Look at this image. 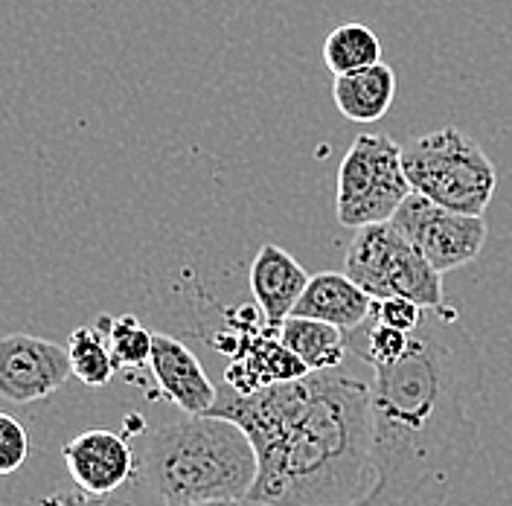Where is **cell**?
<instances>
[{
	"instance_id": "cell-1",
	"label": "cell",
	"mask_w": 512,
	"mask_h": 506,
	"mask_svg": "<svg viewBox=\"0 0 512 506\" xmlns=\"http://www.w3.org/2000/svg\"><path fill=\"white\" fill-rule=\"evenodd\" d=\"M370 370V489L347 506H448L478 451L475 338L454 309H425L408 352Z\"/></svg>"
},
{
	"instance_id": "cell-2",
	"label": "cell",
	"mask_w": 512,
	"mask_h": 506,
	"mask_svg": "<svg viewBox=\"0 0 512 506\" xmlns=\"http://www.w3.org/2000/svg\"><path fill=\"white\" fill-rule=\"evenodd\" d=\"M373 376L341 364L303 379L236 393L219 384L213 416L254 443L256 506H347L370 489Z\"/></svg>"
},
{
	"instance_id": "cell-3",
	"label": "cell",
	"mask_w": 512,
	"mask_h": 506,
	"mask_svg": "<svg viewBox=\"0 0 512 506\" xmlns=\"http://www.w3.org/2000/svg\"><path fill=\"white\" fill-rule=\"evenodd\" d=\"M251 437L224 416L184 413L146 437L140 477L160 504L248 501L256 483Z\"/></svg>"
},
{
	"instance_id": "cell-4",
	"label": "cell",
	"mask_w": 512,
	"mask_h": 506,
	"mask_svg": "<svg viewBox=\"0 0 512 506\" xmlns=\"http://www.w3.org/2000/svg\"><path fill=\"white\" fill-rule=\"evenodd\" d=\"M402 166L411 190L457 213L483 216L498 187L495 163L457 126L437 128L402 146Z\"/></svg>"
},
{
	"instance_id": "cell-5",
	"label": "cell",
	"mask_w": 512,
	"mask_h": 506,
	"mask_svg": "<svg viewBox=\"0 0 512 506\" xmlns=\"http://www.w3.org/2000/svg\"><path fill=\"white\" fill-rule=\"evenodd\" d=\"M344 274L361 285L373 300L379 297H408L425 309L446 306L443 274L416 251L393 222L358 227L352 236Z\"/></svg>"
},
{
	"instance_id": "cell-6",
	"label": "cell",
	"mask_w": 512,
	"mask_h": 506,
	"mask_svg": "<svg viewBox=\"0 0 512 506\" xmlns=\"http://www.w3.org/2000/svg\"><path fill=\"white\" fill-rule=\"evenodd\" d=\"M411 192L402 146L387 134H358L338 166V222L352 230L390 222Z\"/></svg>"
},
{
	"instance_id": "cell-7",
	"label": "cell",
	"mask_w": 512,
	"mask_h": 506,
	"mask_svg": "<svg viewBox=\"0 0 512 506\" xmlns=\"http://www.w3.org/2000/svg\"><path fill=\"white\" fill-rule=\"evenodd\" d=\"M390 222L440 274L475 262L486 245L483 216L448 210L419 192L405 198Z\"/></svg>"
},
{
	"instance_id": "cell-8",
	"label": "cell",
	"mask_w": 512,
	"mask_h": 506,
	"mask_svg": "<svg viewBox=\"0 0 512 506\" xmlns=\"http://www.w3.org/2000/svg\"><path fill=\"white\" fill-rule=\"evenodd\" d=\"M233 332L216 341V349L230 355V364L224 370V384H230L236 393H256L271 384H286L309 376L312 370L283 344L277 332H268L265 326L254 329V320L242 315H230Z\"/></svg>"
},
{
	"instance_id": "cell-9",
	"label": "cell",
	"mask_w": 512,
	"mask_h": 506,
	"mask_svg": "<svg viewBox=\"0 0 512 506\" xmlns=\"http://www.w3.org/2000/svg\"><path fill=\"white\" fill-rule=\"evenodd\" d=\"M73 376L67 347L12 332L0 338V396L15 405H32L53 396Z\"/></svg>"
},
{
	"instance_id": "cell-10",
	"label": "cell",
	"mask_w": 512,
	"mask_h": 506,
	"mask_svg": "<svg viewBox=\"0 0 512 506\" xmlns=\"http://www.w3.org/2000/svg\"><path fill=\"white\" fill-rule=\"evenodd\" d=\"M64 466L73 483L88 495H111L134 477L137 460L123 434L108 428H91L62 448Z\"/></svg>"
},
{
	"instance_id": "cell-11",
	"label": "cell",
	"mask_w": 512,
	"mask_h": 506,
	"mask_svg": "<svg viewBox=\"0 0 512 506\" xmlns=\"http://www.w3.org/2000/svg\"><path fill=\"white\" fill-rule=\"evenodd\" d=\"M149 367L158 381L160 393L181 413L201 416V413H210V408L216 405L219 387L204 373L195 352L175 335L155 332Z\"/></svg>"
},
{
	"instance_id": "cell-12",
	"label": "cell",
	"mask_w": 512,
	"mask_h": 506,
	"mask_svg": "<svg viewBox=\"0 0 512 506\" xmlns=\"http://www.w3.org/2000/svg\"><path fill=\"white\" fill-rule=\"evenodd\" d=\"M306 285H309V274L291 253L274 242L259 248L251 265V294L262 317V326L268 332H280V326L286 323V317H291Z\"/></svg>"
},
{
	"instance_id": "cell-13",
	"label": "cell",
	"mask_w": 512,
	"mask_h": 506,
	"mask_svg": "<svg viewBox=\"0 0 512 506\" xmlns=\"http://www.w3.org/2000/svg\"><path fill=\"white\" fill-rule=\"evenodd\" d=\"M370 309H373V297L355 280H350L347 274L323 271V274L309 277V285L300 294L291 315L326 320V323L350 332L370 317Z\"/></svg>"
},
{
	"instance_id": "cell-14",
	"label": "cell",
	"mask_w": 512,
	"mask_h": 506,
	"mask_svg": "<svg viewBox=\"0 0 512 506\" xmlns=\"http://www.w3.org/2000/svg\"><path fill=\"white\" fill-rule=\"evenodd\" d=\"M332 99L352 123H379L396 99V73L384 62L341 73L332 82Z\"/></svg>"
},
{
	"instance_id": "cell-15",
	"label": "cell",
	"mask_w": 512,
	"mask_h": 506,
	"mask_svg": "<svg viewBox=\"0 0 512 506\" xmlns=\"http://www.w3.org/2000/svg\"><path fill=\"white\" fill-rule=\"evenodd\" d=\"M286 344L312 373L318 370H332L347 364L350 358V341L347 332L315 317H286V323L277 332Z\"/></svg>"
},
{
	"instance_id": "cell-16",
	"label": "cell",
	"mask_w": 512,
	"mask_h": 506,
	"mask_svg": "<svg viewBox=\"0 0 512 506\" xmlns=\"http://www.w3.org/2000/svg\"><path fill=\"white\" fill-rule=\"evenodd\" d=\"M323 62L332 76L370 67V64L382 62V41L364 24L335 27L323 41Z\"/></svg>"
},
{
	"instance_id": "cell-17",
	"label": "cell",
	"mask_w": 512,
	"mask_h": 506,
	"mask_svg": "<svg viewBox=\"0 0 512 506\" xmlns=\"http://www.w3.org/2000/svg\"><path fill=\"white\" fill-rule=\"evenodd\" d=\"M67 355H70L73 376L82 381L85 387H105L120 373L117 361L111 355V347H108V338L96 323L94 326H79V329L70 332Z\"/></svg>"
},
{
	"instance_id": "cell-18",
	"label": "cell",
	"mask_w": 512,
	"mask_h": 506,
	"mask_svg": "<svg viewBox=\"0 0 512 506\" xmlns=\"http://www.w3.org/2000/svg\"><path fill=\"white\" fill-rule=\"evenodd\" d=\"M96 326L105 332L117 370H143L152 358L155 332H149L134 315H102Z\"/></svg>"
},
{
	"instance_id": "cell-19",
	"label": "cell",
	"mask_w": 512,
	"mask_h": 506,
	"mask_svg": "<svg viewBox=\"0 0 512 506\" xmlns=\"http://www.w3.org/2000/svg\"><path fill=\"white\" fill-rule=\"evenodd\" d=\"M30 457V434L27 428L9 416V413L0 411V477L15 475Z\"/></svg>"
},
{
	"instance_id": "cell-20",
	"label": "cell",
	"mask_w": 512,
	"mask_h": 506,
	"mask_svg": "<svg viewBox=\"0 0 512 506\" xmlns=\"http://www.w3.org/2000/svg\"><path fill=\"white\" fill-rule=\"evenodd\" d=\"M370 315L384 326H393V329H402V332H416V326L425 317V306H419L408 297H379V300H373Z\"/></svg>"
},
{
	"instance_id": "cell-21",
	"label": "cell",
	"mask_w": 512,
	"mask_h": 506,
	"mask_svg": "<svg viewBox=\"0 0 512 506\" xmlns=\"http://www.w3.org/2000/svg\"><path fill=\"white\" fill-rule=\"evenodd\" d=\"M38 506H108L99 495H88V492H56L50 498H41Z\"/></svg>"
},
{
	"instance_id": "cell-22",
	"label": "cell",
	"mask_w": 512,
	"mask_h": 506,
	"mask_svg": "<svg viewBox=\"0 0 512 506\" xmlns=\"http://www.w3.org/2000/svg\"><path fill=\"white\" fill-rule=\"evenodd\" d=\"M181 506H242V501H198V504H181Z\"/></svg>"
}]
</instances>
